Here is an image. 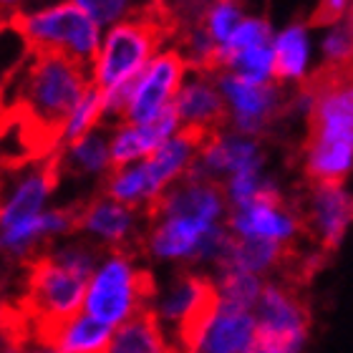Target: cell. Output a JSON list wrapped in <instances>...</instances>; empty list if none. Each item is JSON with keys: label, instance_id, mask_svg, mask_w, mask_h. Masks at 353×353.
<instances>
[{"label": "cell", "instance_id": "17", "mask_svg": "<svg viewBox=\"0 0 353 353\" xmlns=\"http://www.w3.org/2000/svg\"><path fill=\"white\" fill-rule=\"evenodd\" d=\"M63 164H66L71 172H109L111 167V149L106 147L103 137H96V134H88L86 139L76 147H63Z\"/></svg>", "mask_w": 353, "mask_h": 353}, {"label": "cell", "instance_id": "3", "mask_svg": "<svg viewBox=\"0 0 353 353\" xmlns=\"http://www.w3.org/2000/svg\"><path fill=\"white\" fill-rule=\"evenodd\" d=\"M3 28L18 33L26 51H63L91 63L99 61V21L76 0H66L38 13H10Z\"/></svg>", "mask_w": 353, "mask_h": 353}, {"label": "cell", "instance_id": "18", "mask_svg": "<svg viewBox=\"0 0 353 353\" xmlns=\"http://www.w3.org/2000/svg\"><path fill=\"white\" fill-rule=\"evenodd\" d=\"M243 23V0H212L205 26L217 43H228Z\"/></svg>", "mask_w": 353, "mask_h": 353}, {"label": "cell", "instance_id": "24", "mask_svg": "<svg viewBox=\"0 0 353 353\" xmlns=\"http://www.w3.org/2000/svg\"><path fill=\"white\" fill-rule=\"evenodd\" d=\"M26 353H59V351H51V348H36V351H26Z\"/></svg>", "mask_w": 353, "mask_h": 353}, {"label": "cell", "instance_id": "19", "mask_svg": "<svg viewBox=\"0 0 353 353\" xmlns=\"http://www.w3.org/2000/svg\"><path fill=\"white\" fill-rule=\"evenodd\" d=\"M232 74L243 76L252 83H268V76L272 74V51L268 46L240 51L232 63Z\"/></svg>", "mask_w": 353, "mask_h": 353}, {"label": "cell", "instance_id": "13", "mask_svg": "<svg viewBox=\"0 0 353 353\" xmlns=\"http://www.w3.org/2000/svg\"><path fill=\"white\" fill-rule=\"evenodd\" d=\"M114 325L96 321L83 310L81 316L71 318L59 339L53 343V351L59 353H111L114 348Z\"/></svg>", "mask_w": 353, "mask_h": 353}, {"label": "cell", "instance_id": "4", "mask_svg": "<svg viewBox=\"0 0 353 353\" xmlns=\"http://www.w3.org/2000/svg\"><path fill=\"white\" fill-rule=\"evenodd\" d=\"M134 260L111 255L96 272L86 293V313L109 325H121L134 310L154 305L157 283L152 270L134 268Z\"/></svg>", "mask_w": 353, "mask_h": 353}, {"label": "cell", "instance_id": "1", "mask_svg": "<svg viewBox=\"0 0 353 353\" xmlns=\"http://www.w3.org/2000/svg\"><path fill=\"white\" fill-rule=\"evenodd\" d=\"M96 86L88 63L63 51H26L3 81V109H18L66 141L76 109Z\"/></svg>", "mask_w": 353, "mask_h": 353}, {"label": "cell", "instance_id": "8", "mask_svg": "<svg viewBox=\"0 0 353 353\" xmlns=\"http://www.w3.org/2000/svg\"><path fill=\"white\" fill-rule=\"evenodd\" d=\"M220 310V285L210 275H199L197 293L192 298L190 308L184 310V316L174 323V341H172V346L179 348L182 353H199V348H205L207 333L214 325Z\"/></svg>", "mask_w": 353, "mask_h": 353}, {"label": "cell", "instance_id": "5", "mask_svg": "<svg viewBox=\"0 0 353 353\" xmlns=\"http://www.w3.org/2000/svg\"><path fill=\"white\" fill-rule=\"evenodd\" d=\"M295 207L301 212L303 237L333 255L343 240L348 222L353 220V199L343 190L310 187L305 202H295Z\"/></svg>", "mask_w": 353, "mask_h": 353}, {"label": "cell", "instance_id": "25", "mask_svg": "<svg viewBox=\"0 0 353 353\" xmlns=\"http://www.w3.org/2000/svg\"><path fill=\"white\" fill-rule=\"evenodd\" d=\"M13 3H18V0H3V6H6V8H8V6H13Z\"/></svg>", "mask_w": 353, "mask_h": 353}, {"label": "cell", "instance_id": "20", "mask_svg": "<svg viewBox=\"0 0 353 353\" xmlns=\"http://www.w3.org/2000/svg\"><path fill=\"white\" fill-rule=\"evenodd\" d=\"M270 43V23L263 21V18H250V21H243L240 28L230 36V41L225 46L232 48L235 53L248 51V48H258V46Z\"/></svg>", "mask_w": 353, "mask_h": 353}, {"label": "cell", "instance_id": "7", "mask_svg": "<svg viewBox=\"0 0 353 353\" xmlns=\"http://www.w3.org/2000/svg\"><path fill=\"white\" fill-rule=\"evenodd\" d=\"M217 81L232 103V121L243 134H258L278 117L283 99L270 83H252L237 74H222Z\"/></svg>", "mask_w": 353, "mask_h": 353}, {"label": "cell", "instance_id": "6", "mask_svg": "<svg viewBox=\"0 0 353 353\" xmlns=\"http://www.w3.org/2000/svg\"><path fill=\"white\" fill-rule=\"evenodd\" d=\"M184 68H187V59H182L176 51H167L159 59L152 61L144 76H141L137 91H134L132 106H129L124 124H149L170 103H174V94L179 91Z\"/></svg>", "mask_w": 353, "mask_h": 353}, {"label": "cell", "instance_id": "26", "mask_svg": "<svg viewBox=\"0 0 353 353\" xmlns=\"http://www.w3.org/2000/svg\"><path fill=\"white\" fill-rule=\"evenodd\" d=\"M170 353H182V351H179V348H174V346H172V348H170Z\"/></svg>", "mask_w": 353, "mask_h": 353}, {"label": "cell", "instance_id": "23", "mask_svg": "<svg viewBox=\"0 0 353 353\" xmlns=\"http://www.w3.org/2000/svg\"><path fill=\"white\" fill-rule=\"evenodd\" d=\"M81 8H86L99 23L114 21L121 10L126 8V0H76Z\"/></svg>", "mask_w": 353, "mask_h": 353}, {"label": "cell", "instance_id": "16", "mask_svg": "<svg viewBox=\"0 0 353 353\" xmlns=\"http://www.w3.org/2000/svg\"><path fill=\"white\" fill-rule=\"evenodd\" d=\"M220 293H222V305L228 308H240V310H250L255 308L260 293H263V285L255 272L240 270V268H228V270H220Z\"/></svg>", "mask_w": 353, "mask_h": 353}, {"label": "cell", "instance_id": "11", "mask_svg": "<svg viewBox=\"0 0 353 353\" xmlns=\"http://www.w3.org/2000/svg\"><path fill=\"white\" fill-rule=\"evenodd\" d=\"M179 119L184 124H199L207 129H220L230 121V109L220 91L210 83V76H199L197 81L187 86L176 99Z\"/></svg>", "mask_w": 353, "mask_h": 353}, {"label": "cell", "instance_id": "15", "mask_svg": "<svg viewBox=\"0 0 353 353\" xmlns=\"http://www.w3.org/2000/svg\"><path fill=\"white\" fill-rule=\"evenodd\" d=\"M101 194H106L119 205H134L139 199H149L152 197L149 164L141 162L137 167H126L117 174H106V182L101 184Z\"/></svg>", "mask_w": 353, "mask_h": 353}, {"label": "cell", "instance_id": "2", "mask_svg": "<svg viewBox=\"0 0 353 353\" xmlns=\"http://www.w3.org/2000/svg\"><path fill=\"white\" fill-rule=\"evenodd\" d=\"M182 15L170 0H147L144 6L134 8L124 23H117L106 36L103 51L96 61L94 81L103 94L124 86L149 68V59L157 48L179 36Z\"/></svg>", "mask_w": 353, "mask_h": 353}, {"label": "cell", "instance_id": "14", "mask_svg": "<svg viewBox=\"0 0 353 353\" xmlns=\"http://www.w3.org/2000/svg\"><path fill=\"white\" fill-rule=\"evenodd\" d=\"M305 56H308V43H305V28L293 26L278 38L272 48V76L278 81L285 79H301L305 68Z\"/></svg>", "mask_w": 353, "mask_h": 353}, {"label": "cell", "instance_id": "22", "mask_svg": "<svg viewBox=\"0 0 353 353\" xmlns=\"http://www.w3.org/2000/svg\"><path fill=\"white\" fill-rule=\"evenodd\" d=\"M348 10V0H321L318 8L310 13L308 26H328V23H339Z\"/></svg>", "mask_w": 353, "mask_h": 353}, {"label": "cell", "instance_id": "9", "mask_svg": "<svg viewBox=\"0 0 353 353\" xmlns=\"http://www.w3.org/2000/svg\"><path fill=\"white\" fill-rule=\"evenodd\" d=\"M212 222L190 220V217H172L147 232V248L157 258H184L194 260L205 235L212 230Z\"/></svg>", "mask_w": 353, "mask_h": 353}, {"label": "cell", "instance_id": "21", "mask_svg": "<svg viewBox=\"0 0 353 353\" xmlns=\"http://www.w3.org/2000/svg\"><path fill=\"white\" fill-rule=\"evenodd\" d=\"M325 59L333 63H346L353 59V26L351 21L339 26L336 30H331V36L325 38L323 43Z\"/></svg>", "mask_w": 353, "mask_h": 353}, {"label": "cell", "instance_id": "12", "mask_svg": "<svg viewBox=\"0 0 353 353\" xmlns=\"http://www.w3.org/2000/svg\"><path fill=\"white\" fill-rule=\"evenodd\" d=\"M258 321L250 310L228 308L222 305L220 316L207 333L205 351L207 353H245L255 341Z\"/></svg>", "mask_w": 353, "mask_h": 353}, {"label": "cell", "instance_id": "10", "mask_svg": "<svg viewBox=\"0 0 353 353\" xmlns=\"http://www.w3.org/2000/svg\"><path fill=\"white\" fill-rule=\"evenodd\" d=\"M170 348L172 343L164 339L159 310L154 305H144L117 325L111 353H170Z\"/></svg>", "mask_w": 353, "mask_h": 353}]
</instances>
